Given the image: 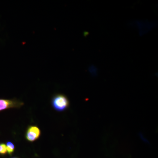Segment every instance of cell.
<instances>
[{
    "label": "cell",
    "mask_w": 158,
    "mask_h": 158,
    "mask_svg": "<svg viewBox=\"0 0 158 158\" xmlns=\"http://www.w3.org/2000/svg\"><path fill=\"white\" fill-rule=\"evenodd\" d=\"M52 105L56 111L62 112L69 107V101L65 95L59 94H56L52 98Z\"/></svg>",
    "instance_id": "obj_1"
},
{
    "label": "cell",
    "mask_w": 158,
    "mask_h": 158,
    "mask_svg": "<svg viewBox=\"0 0 158 158\" xmlns=\"http://www.w3.org/2000/svg\"><path fill=\"white\" fill-rule=\"evenodd\" d=\"M23 104V102L16 99H0V112L11 108H20Z\"/></svg>",
    "instance_id": "obj_2"
},
{
    "label": "cell",
    "mask_w": 158,
    "mask_h": 158,
    "mask_svg": "<svg viewBox=\"0 0 158 158\" xmlns=\"http://www.w3.org/2000/svg\"><path fill=\"white\" fill-rule=\"evenodd\" d=\"M41 131L38 127L30 126L28 127L26 133V138L28 141L33 142L40 138Z\"/></svg>",
    "instance_id": "obj_3"
},
{
    "label": "cell",
    "mask_w": 158,
    "mask_h": 158,
    "mask_svg": "<svg viewBox=\"0 0 158 158\" xmlns=\"http://www.w3.org/2000/svg\"><path fill=\"white\" fill-rule=\"evenodd\" d=\"M6 146L8 153L10 156L12 155L15 150V147L14 144L11 141H7L6 142Z\"/></svg>",
    "instance_id": "obj_4"
},
{
    "label": "cell",
    "mask_w": 158,
    "mask_h": 158,
    "mask_svg": "<svg viewBox=\"0 0 158 158\" xmlns=\"http://www.w3.org/2000/svg\"><path fill=\"white\" fill-rule=\"evenodd\" d=\"M7 153L6 144L4 143H0V155H5Z\"/></svg>",
    "instance_id": "obj_5"
},
{
    "label": "cell",
    "mask_w": 158,
    "mask_h": 158,
    "mask_svg": "<svg viewBox=\"0 0 158 158\" xmlns=\"http://www.w3.org/2000/svg\"><path fill=\"white\" fill-rule=\"evenodd\" d=\"M17 158V157H12V158Z\"/></svg>",
    "instance_id": "obj_6"
}]
</instances>
